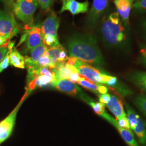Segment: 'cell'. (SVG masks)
<instances>
[{"mask_svg":"<svg viewBox=\"0 0 146 146\" xmlns=\"http://www.w3.org/2000/svg\"><path fill=\"white\" fill-rule=\"evenodd\" d=\"M100 34L106 47L125 49L130 44V28L121 19L117 11L112 12L102 19Z\"/></svg>","mask_w":146,"mask_h":146,"instance_id":"cell-1","label":"cell"},{"mask_svg":"<svg viewBox=\"0 0 146 146\" xmlns=\"http://www.w3.org/2000/svg\"><path fill=\"white\" fill-rule=\"evenodd\" d=\"M67 47L70 56L95 66H102L105 64L104 58L97 41L92 35L74 34L68 38Z\"/></svg>","mask_w":146,"mask_h":146,"instance_id":"cell-2","label":"cell"},{"mask_svg":"<svg viewBox=\"0 0 146 146\" xmlns=\"http://www.w3.org/2000/svg\"><path fill=\"white\" fill-rule=\"evenodd\" d=\"M38 6L37 0H17L13 3L16 16L25 23L32 21Z\"/></svg>","mask_w":146,"mask_h":146,"instance_id":"cell-3","label":"cell"},{"mask_svg":"<svg viewBox=\"0 0 146 146\" xmlns=\"http://www.w3.org/2000/svg\"><path fill=\"white\" fill-rule=\"evenodd\" d=\"M125 107L131 129L135 133L141 145L146 146V122L141 119L129 104H125Z\"/></svg>","mask_w":146,"mask_h":146,"instance_id":"cell-4","label":"cell"},{"mask_svg":"<svg viewBox=\"0 0 146 146\" xmlns=\"http://www.w3.org/2000/svg\"><path fill=\"white\" fill-rule=\"evenodd\" d=\"M74 67L76 68L81 76L96 84H104V75L107 74L104 72L82 62L78 58Z\"/></svg>","mask_w":146,"mask_h":146,"instance_id":"cell-5","label":"cell"},{"mask_svg":"<svg viewBox=\"0 0 146 146\" xmlns=\"http://www.w3.org/2000/svg\"><path fill=\"white\" fill-rule=\"evenodd\" d=\"M31 92L29 90H27L26 92L22 99L21 100L19 104L16 106L14 110L12 111L9 115H8L5 119L0 122V142L1 143L5 141L10 136L13 130V128L15 122L17 112L20 109L21 105L27 97L28 96L29 93Z\"/></svg>","mask_w":146,"mask_h":146,"instance_id":"cell-6","label":"cell"},{"mask_svg":"<svg viewBox=\"0 0 146 146\" xmlns=\"http://www.w3.org/2000/svg\"><path fill=\"white\" fill-rule=\"evenodd\" d=\"M17 31L14 16L0 10V36L9 40Z\"/></svg>","mask_w":146,"mask_h":146,"instance_id":"cell-7","label":"cell"},{"mask_svg":"<svg viewBox=\"0 0 146 146\" xmlns=\"http://www.w3.org/2000/svg\"><path fill=\"white\" fill-rule=\"evenodd\" d=\"M108 2L109 0H93L87 19L89 26L94 27L97 25L101 17L106 11Z\"/></svg>","mask_w":146,"mask_h":146,"instance_id":"cell-8","label":"cell"},{"mask_svg":"<svg viewBox=\"0 0 146 146\" xmlns=\"http://www.w3.org/2000/svg\"><path fill=\"white\" fill-rule=\"evenodd\" d=\"M62 6L60 11V13L67 11L73 15H75L86 13L88 11L89 3L88 1L80 2L76 0H62Z\"/></svg>","mask_w":146,"mask_h":146,"instance_id":"cell-9","label":"cell"},{"mask_svg":"<svg viewBox=\"0 0 146 146\" xmlns=\"http://www.w3.org/2000/svg\"><path fill=\"white\" fill-rule=\"evenodd\" d=\"M23 36H24V40H26L27 48L31 50L42 43L43 35L41 27L39 26L33 27Z\"/></svg>","mask_w":146,"mask_h":146,"instance_id":"cell-10","label":"cell"},{"mask_svg":"<svg viewBox=\"0 0 146 146\" xmlns=\"http://www.w3.org/2000/svg\"><path fill=\"white\" fill-rule=\"evenodd\" d=\"M102 117L105 120L108 121L112 125H114L115 128L117 129L118 131L120 133V135L125 141V143L128 145V146H139L137 142L136 141L134 138L133 132L131 129H126L124 128H122L118 126L117 125V121L115 120L113 117H112L110 115L107 114L106 112Z\"/></svg>","mask_w":146,"mask_h":146,"instance_id":"cell-11","label":"cell"},{"mask_svg":"<svg viewBox=\"0 0 146 146\" xmlns=\"http://www.w3.org/2000/svg\"><path fill=\"white\" fill-rule=\"evenodd\" d=\"M59 26L60 20L56 15L52 13L40 26L42 35H50L58 37V30Z\"/></svg>","mask_w":146,"mask_h":146,"instance_id":"cell-12","label":"cell"},{"mask_svg":"<svg viewBox=\"0 0 146 146\" xmlns=\"http://www.w3.org/2000/svg\"><path fill=\"white\" fill-rule=\"evenodd\" d=\"M134 0H114L113 3L121 19L129 25V17Z\"/></svg>","mask_w":146,"mask_h":146,"instance_id":"cell-13","label":"cell"},{"mask_svg":"<svg viewBox=\"0 0 146 146\" xmlns=\"http://www.w3.org/2000/svg\"><path fill=\"white\" fill-rule=\"evenodd\" d=\"M51 85L58 90L71 95H76L81 93V89L76 84L68 80L55 78Z\"/></svg>","mask_w":146,"mask_h":146,"instance_id":"cell-14","label":"cell"},{"mask_svg":"<svg viewBox=\"0 0 146 146\" xmlns=\"http://www.w3.org/2000/svg\"><path fill=\"white\" fill-rule=\"evenodd\" d=\"M104 84L114 89L121 96H126L133 93L132 91L125 84L121 82L115 76L106 74L104 77Z\"/></svg>","mask_w":146,"mask_h":146,"instance_id":"cell-15","label":"cell"},{"mask_svg":"<svg viewBox=\"0 0 146 146\" xmlns=\"http://www.w3.org/2000/svg\"><path fill=\"white\" fill-rule=\"evenodd\" d=\"M106 106L116 117L117 120L122 117L127 116L124 110L123 102L117 96L115 95H110V101Z\"/></svg>","mask_w":146,"mask_h":146,"instance_id":"cell-16","label":"cell"},{"mask_svg":"<svg viewBox=\"0 0 146 146\" xmlns=\"http://www.w3.org/2000/svg\"><path fill=\"white\" fill-rule=\"evenodd\" d=\"M52 70L55 73V78L68 80L73 73L78 71L76 68L68 64L66 62L58 63L56 67Z\"/></svg>","mask_w":146,"mask_h":146,"instance_id":"cell-17","label":"cell"},{"mask_svg":"<svg viewBox=\"0 0 146 146\" xmlns=\"http://www.w3.org/2000/svg\"><path fill=\"white\" fill-rule=\"evenodd\" d=\"M77 83L84 88L98 95L106 94L108 91V89L106 86L92 82L82 76L80 77Z\"/></svg>","mask_w":146,"mask_h":146,"instance_id":"cell-18","label":"cell"},{"mask_svg":"<svg viewBox=\"0 0 146 146\" xmlns=\"http://www.w3.org/2000/svg\"><path fill=\"white\" fill-rule=\"evenodd\" d=\"M127 79L136 87L146 92V72H133L128 74Z\"/></svg>","mask_w":146,"mask_h":146,"instance_id":"cell-19","label":"cell"},{"mask_svg":"<svg viewBox=\"0 0 146 146\" xmlns=\"http://www.w3.org/2000/svg\"><path fill=\"white\" fill-rule=\"evenodd\" d=\"M55 79V76H49L45 75H41L37 76L33 81L28 84V90L31 92L36 87H42L51 84Z\"/></svg>","mask_w":146,"mask_h":146,"instance_id":"cell-20","label":"cell"},{"mask_svg":"<svg viewBox=\"0 0 146 146\" xmlns=\"http://www.w3.org/2000/svg\"><path fill=\"white\" fill-rule=\"evenodd\" d=\"M79 96L85 102L90 105L94 110L95 113H96L97 114L101 116L106 112L105 106L104 104L101 102H95L92 99L88 97L86 94H84L81 93L79 94Z\"/></svg>","mask_w":146,"mask_h":146,"instance_id":"cell-21","label":"cell"},{"mask_svg":"<svg viewBox=\"0 0 146 146\" xmlns=\"http://www.w3.org/2000/svg\"><path fill=\"white\" fill-rule=\"evenodd\" d=\"M9 60L10 64L16 68L25 69V58L21 55L15 48H13L9 54Z\"/></svg>","mask_w":146,"mask_h":146,"instance_id":"cell-22","label":"cell"},{"mask_svg":"<svg viewBox=\"0 0 146 146\" xmlns=\"http://www.w3.org/2000/svg\"><path fill=\"white\" fill-rule=\"evenodd\" d=\"M48 47H46L43 43L37 47L31 50V59L34 62H37L44 55L45 52L48 50Z\"/></svg>","mask_w":146,"mask_h":146,"instance_id":"cell-23","label":"cell"},{"mask_svg":"<svg viewBox=\"0 0 146 146\" xmlns=\"http://www.w3.org/2000/svg\"><path fill=\"white\" fill-rule=\"evenodd\" d=\"M63 48V47H62V46L60 44L56 47L48 48L47 52L44 54V55L48 56L49 58H50L52 64L54 66L55 68L56 67L58 63H59L58 61L59 55Z\"/></svg>","mask_w":146,"mask_h":146,"instance_id":"cell-24","label":"cell"},{"mask_svg":"<svg viewBox=\"0 0 146 146\" xmlns=\"http://www.w3.org/2000/svg\"><path fill=\"white\" fill-rule=\"evenodd\" d=\"M133 103L146 116V95L140 94L137 95L133 99Z\"/></svg>","mask_w":146,"mask_h":146,"instance_id":"cell-25","label":"cell"},{"mask_svg":"<svg viewBox=\"0 0 146 146\" xmlns=\"http://www.w3.org/2000/svg\"><path fill=\"white\" fill-rule=\"evenodd\" d=\"M42 43L49 48L56 47L60 44L58 37L50 35H43Z\"/></svg>","mask_w":146,"mask_h":146,"instance_id":"cell-26","label":"cell"},{"mask_svg":"<svg viewBox=\"0 0 146 146\" xmlns=\"http://www.w3.org/2000/svg\"><path fill=\"white\" fill-rule=\"evenodd\" d=\"M133 9L137 13H146V0H137L133 5Z\"/></svg>","mask_w":146,"mask_h":146,"instance_id":"cell-27","label":"cell"},{"mask_svg":"<svg viewBox=\"0 0 146 146\" xmlns=\"http://www.w3.org/2000/svg\"><path fill=\"white\" fill-rule=\"evenodd\" d=\"M14 46L13 42H8L0 48V62L4 59L10 49H13Z\"/></svg>","mask_w":146,"mask_h":146,"instance_id":"cell-28","label":"cell"},{"mask_svg":"<svg viewBox=\"0 0 146 146\" xmlns=\"http://www.w3.org/2000/svg\"><path fill=\"white\" fill-rule=\"evenodd\" d=\"M139 29L142 38L146 41V16L141 18L139 21Z\"/></svg>","mask_w":146,"mask_h":146,"instance_id":"cell-29","label":"cell"},{"mask_svg":"<svg viewBox=\"0 0 146 146\" xmlns=\"http://www.w3.org/2000/svg\"><path fill=\"white\" fill-rule=\"evenodd\" d=\"M117 125L122 128H124L126 129H131L130 124L129 122V120L128 119L127 116L122 117L119 119L117 120Z\"/></svg>","mask_w":146,"mask_h":146,"instance_id":"cell-30","label":"cell"},{"mask_svg":"<svg viewBox=\"0 0 146 146\" xmlns=\"http://www.w3.org/2000/svg\"><path fill=\"white\" fill-rule=\"evenodd\" d=\"M41 9L43 11H48L50 9L54 0H37Z\"/></svg>","mask_w":146,"mask_h":146,"instance_id":"cell-31","label":"cell"},{"mask_svg":"<svg viewBox=\"0 0 146 146\" xmlns=\"http://www.w3.org/2000/svg\"><path fill=\"white\" fill-rule=\"evenodd\" d=\"M11 50H12V49H10L9 50L6 56L0 62V73H2L4 70H5V69H7L9 66L10 62H9V52H11Z\"/></svg>","mask_w":146,"mask_h":146,"instance_id":"cell-32","label":"cell"},{"mask_svg":"<svg viewBox=\"0 0 146 146\" xmlns=\"http://www.w3.org/2000/svg\"><path fill=\"white\" fill-rule=\"evenodd\" d=\"M99 99L100 102L106 104L108 103L110 99V95L109 94H99Z\"/></svg>","mask_w":146,"mask_h":146,"instance_id":"cell-33","label":"cell"},{"mask_svg":"<svg viewBox=\"0 0 146 146\" xmlns=\"http://www.w3.org/2000/svg\"><path fill=\"white\" fill-rule=\"evenodd\" d=\"M68 58L67 52H66L65 49L64 48H63L60 53L58 61V62H64L67 60Z\"/></svg>","mask_w":146,"mask_h":146,"instance_id":"cell-34","label":"cell"},{"mask_svg":"<svg viewBox=\"0 0 146 146\" xmlns=\"http://www.w3.org/2000/svg\"><path fill=\"white\" fill-rule=\"evenodd\" d=\"M0 2H3L7 5H11L14 3V0H0Z\"/></svg>","mask_w":146,"mask_h":146,"instance_id":"cell-35","label":"cell"},{"mask_svg":"<svg viewBox=\"0 0 146 146\" xmlns=\"http://www.w3.org/2000/svg\"><path fill=\"white\" fill-rule=\"evenodd\" d=\"M139 60H140V62L141 63V64L146 67V57L141 55Z\"/></svg>","mask_w":146,"mask_h":146,"instance_id":"cell-36","label":"cell"},{"mask_svg":"<svg viewBox=\"0 0 146 146\" xmlns=\"http://www.w3.org/2000/svg\"><path fill=\"white\" fill-rule=\"evenodd\" d=\"M141 55L146 57V47L145 48L142 49L141 50Z\"/></svg>","mask_w":146,"mask_h":146,"instance_id":"cell-37","label":"cell"},{"mask_svg":"<svg viewBox=\"0 0 146 146\" xmlns=\"http://www.w3.org/2000/svg\"><path fill=\"white\" fill-rule=\"evenodd\" d=\"M134 1H137V0H134Z\"/></svg>","mask_w":146,"mask_h":146,"instance_id":"cell-38","label":"cell"},{"mask_svg":"<svg viewBox=\"0 0 146 146\" xmlns=\"http://www.w3.org/2000/svg\"><path fill=\"white\" fill-rule=\"evenodd\" d=\"M0 144H1V142H0Z\"/></svg>","mask_w":146,"mask_h":146,"instance_id":"cell-39","label":"cell"}]
</instances>
